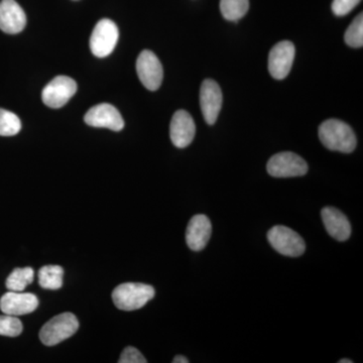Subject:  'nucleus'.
Listing matches in <instances>:
<instances>
[{"label":"nucleus","mask_w":363,"mask_h":363,"mask_svg":"<svg viewBox=\"0 0 363 363\" xmlns=\"http://www.w3.org/2000/svg\"><path fill=\"white\" fill-rule=\"evenodd\" d=\"M320 140L330 150L350 154L357 147V135L347 123L338 119H328L319 126Z\"/></svg>","instance_id":"obj_1"},{"label":"nucleus","mask_w":363,"mask_h":363,"mask_svg":"<svg viewBox=\"0 0 363 363\" xmlns=\"http://www.w3.org/2000/svg\"><path fill=\"white\" fill-rule=\"evenodd\" d=\"M156 295L152 286L140 283L121 284L112 292L114 305L123 311H135L147 304Z\"/></svg>","instance_id":"obj_2"},{"label":"nucleus","mask_w":363,"mask_h":363,"mask_svg":"<svg viewBox=\"0 0 363 363\" xmlns=\"http://www.w3.org/2000/svg\"><path fill=\"white\" fill-rule=\"evenodd\" d=\"M79 322L72 313H62L42 327L40 339L47 346H54L70 338L78 331Z\"/></svg>","instance_id":"obj_3"},{"label":"nucleus","mask_w":363,"mask_h":363,"mask_svg":"<svg viewBox=\"0 0 363 363\" xmlns=\"http://www.w3.org/2000/svg\"><path fill=\"white\" fill-rule=\"evenodd\" d=\"M118 37V28L116 23L108 18L98 21L90 38L91 52L97 58L109 56L116 49Z\"/></svg>","instance_id":"obj_4"},{"label":"nucleus","mask_w":363,"mask_h":363,"mask_svg":"<svg viewBox=\"0 0 363 363\" xmlns=\"http://www.w3.org/2000/svg\"><path fill=\"white\" fill-rule=\"evenodd\" d=\"M267 240L277 252L286 257H297L305 252V241L289 227H272L267 233Z\"/></svg>","instance_id":"obj_5"},{"label":"nucleus","mask_w":363,"mask_h":363,"mask_svg":"<svg viewBox=\"0 0 363 363\" xmlns=\"http://www.w3.org/2000/svg\"><path fill=\"white\" fill-rule=\"evenodd\" d=\"M267 173L274 178H292L304 176L308 172L305 160L291 152H279L274 155L267 166Z\"/></svg>","instance_id":"obj_6"},{"label":"nucleus","mask_w":363,"mask_h":363,"mask_svg":"<svg viewBox=\"0 0 363 363\" xmlns=\"http://www.w3.org/2000/svg\"><path fill=\"white\" fill-rule=\"evenodd\" d=\"M77 91V83L67 76L52 79L42 92L43 102L51 108H61Z\"/></svg>","instance_id":"obj_7"},{"label":"nucleus","mask_w":363,"mask_h":363,"mask_svg":"<svg viewBox=\"0 0 363 363\" xmlns=\"http://www.w3.org/2000/svg\"><path fill=\"white\" fill-rule=\"evenodd\" d=\"M136 72L143 85L150 91H156L162 85L164 70L156 55L149 50L140 52L136 61Z\"/></svg>","instance_id":"obj_8"},{"label":"nucleus","mask_w":363,"mask_h":363,"mask_svg":"<svg viewBox=\"0 0 363 363\" xmlns=\"http://www.w3.org/2000/svg\"><path fill=\"white\" fill-rule=\"evenodd\" d=\"M295 55V45L290 40L274 45L269 55V71L272 77L277 80L285 79L292 69Z\"/></svg>","instance_id":"obj_9"},{"label":"nucleus","mask_w":363,"mask_h":363,"mask_svg":"<svg viewBox=\"0 0 363 363\" xmlns=\"http://www.w3.org/2000/svg\"><path fill=\"white\" fill-rule=\"evenodd\" d=\"M223 96L219 85L211 79L203 81L200 89V105L205 121L213 125L220 113Z\"/></svg>","instance_id":"obj_10"},{"label":"nucleus","mask_w":363,"mask_h":363,"mask_svg":"<svg viewBox=\"0 0 363 363\" xmlns=\"http://www.w3.org/2000/svg\"><path fill=\"white\" fill-rule=\"evenodd\" d=\"M84 121L93 128H104L113 131H121L124 128V121L121 112L111 104H102L93 106L85 114Z\"/></svg>","instance_id":"obj_11"},{"label":"nucleus","mask_w":363,"mask_h":363,"mask_svg":"<svg viewBox=\"0 0 363 363\" xmlns=\"http://www.w3.org/2000/svg\"><path fill=\"white\" fill-rule=\"evenodd\" d=\"M39 298L30 293L9 291L0 298V309L11 316H23L37 310Z\"/></svg>","instance_id":"obj_12"},{"label":"nucleus","mask_w":363,"mask_h":363,"mask_svg":"<svg viewBox=\"0 0 363 363\" xmlns=\"http://www.w3.org/2000/svg\"><path fill=\"white\" fill-rule=\"evenodd\" d=\"M196 125L194 119L186 111H178L172 118L169 136L172 143L179 149H185L194 140Z\"/></svg>","instance_id":"obj_13"},{"label":"nucleus","mask_w":363,"mask_h":363,"mask_svg":"<svg viewBox=\"0 0 363 363\" xmlns=\"http://www.w3.org/2000/svg\"><path fill=\"white\" fill-rule=\"evenodd\" d=\"M26 26V16L16 0L0 1V30L9 35L23 32Z\"/></svg>","instance_id":"obj_14"},{"label":"nucleus","mask_w":363,"mask_h":363,"mask_svg":"<svg viewBox=\"0 0 363 363\" xmlns=\"http://www.w3.org/2000/svg\"><path fill=\"white\" fill-rule=\"evenodd\" d=\"M211 221L206 215H195L189 222L186 231V241L189 248L194 252L204 250L211 238Z\"/></svg>","instance_id":"obj_15"},{"label":"nucleus","mask_w":363,"mask_h":363,"mask_svg":"<svg viewBox=\"0 0 363 363\" xmlns=\"http://www.w3.org/2000/svg\"><path fill=\"white\" fill-rule=\"evenodd\" d=\"M321 216L325 228L332 238L338 241H345L350 238V222L342 212L334 207H325Z\"/></svg>","instance_id":"obj_16"},{"label":"nucleus","mask_w":363,"mask_h":363,"mask_svg":"<svg viewBox=\"0 0 363 363\" xmlns=\"http://www.w3.org/2000/svg\"><path fill=\"white\" fill-rule=\"evenodd\" d=\"M64 269L60 266L49 264L39 272V284L45 290H59L63 286Z\"/></svg>","instance_id":"obj_17"},{"label":"nucleus","mask_w":363,"mask_h":363,"mask_svg":"<svg viewBox=\"0 0 363 363\" xmlns=\"http://www.w3.org/2000/svg\"><path fill=\"white\" fill-rule=\"evenodd\" d=\"M35 279V271L32 267L16 269L6 279L7 290L13 292H23L26 286L30 285Z\"/></svg>","instance_id":"obj_18"},{"label":"nucleus","mask_w":363,"mask_h":363,"mask_svg":"<svg viewBox=\"0 0 363 363\" xmlns=\"http://www.w3.org/2000/svg\"><path fill=\"white\" fill-rule=\"evenodd\" d=\"M250 0H220V11L227 21H238L247 13Z\"/></svg>","instance_id":"obj_19"},{"label":"nucleus","mask_w":363,"mask_h":363,"mask_svg":"<svg viewBox=\"0 0 363 363\" xmlns=\"http://www.w3.org/2000/svg\"><path fill=\"white\" fill-rule=\"evenodd\" d=\"M21 130V119L13 112L0 108V135L13 136Z\"/></svg>","instance_id":"obj_20"},{"label":"nucleus","mask_w":363,"mask_h":363,"mask_svg":"<svg viewBox=\"0 0 363 363\" xmlns=\"http://www.w3.org/2000/svg\"><path fill=\"white\" fill-rule=\"evenodd\" d=\"M346 44L351 48H362L363 45V14L360 13L351 23L344 35Z\"/></svg>","instance_id":"obj_21"},{"label":"nucleus","mask_w":363,"mask_h":363,"mask_svg":"<svg viewBox=\"0 0 363 363\" xmlns=\"http://www.w3.org/2000/svg\"><path fill=\"white\" fill-rule=\"evenodd\" d=\"M23 329V323L18 317L6 314L0 316V335L16 337L21 335Z\"/></svg>","instance_id":"obj_22"},{"label":"nucleus","mask_w":363,"mask_h":363,"mask_svg":"<svg viewBox=\"0 0 363 363\" xmlns=\"http://www.w3.org/2000/svg\"><path fill=\"white\" fill-rule=\"evenodd\" d=\"M362 0H333L332 11L337 16H344L357 7Z\"/></svg>","instance_id":"obj_23"},{"label":"nucleus","mask_w":363,"mask_h":363,"mask_svg":"<svg viewBox=\"0 0 363 363\" xmlns=\"http://www.w3.org/2000/svg\"><path fill=\"white\" fill-rule=\"evenodd\" d=\"M119 363H147L142 353L133 346H128L121 353Z\"/></svg>","instance_id":"obj_24"},{"label":"nucleus","mask_w":363,"mask_h":363,"mask_svg":"<svg viewBox=\"0 0 363 363\" xmlns=\"http://www.w3.org/2000/svg\"><path fill=\"white\" fill-rule=\"evenodd\" d=\"M174 363H189V359L185 357H182V355H178L173 359Z\"/></svg>","instance_id":"obj_25"},{"label":"nucleus","mask_w":363,"mask_h":363,"mask_svg":"<svg viewBox=\"0 0 363 363\" xmlns=\"http://www.w3.org/2000/svg\"><path fill=\"white\" fill-rule=\"evenodd\" d=\"M352 360L350 359H341L339 360L338 363H352Z\"/></svg>","instance_id":"obj_26"}]
</instances>
